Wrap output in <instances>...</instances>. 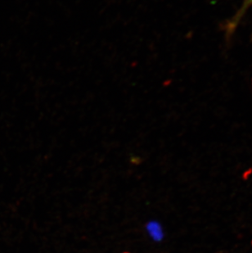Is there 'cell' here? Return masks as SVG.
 <instances>
[{"mask_svg":"<svg viewBox=\"0 0 252 253\" xmlns=\"http://www.w3.org/2000/svg\"><path fill=\"white\" fill-rule=\"evenodd\" d=\"M252 6V0H243V4L240 8L237 11L234 16L231 19L227 21L226 23L224 24V30L226 34L227 37H230L236 29L238 27V24L240 23L241 20L244 17L246 12Z\"/></svg>","mask_w":252,"mask_h":253,"instance_id":"cell-1","label":"cell"},{"mask_svg":"<svg viewBox=\"0 0 252 253\" xmlns=\"http://www.w3.org/2000/svg\"><path fill=\"white\" fill-rule=\"evenodd\" d=\"M145 231L148 237L155 243H160L164 239V231L162 225L157 220H149L146 224Z\"/></svg>","mask_w":252,"mask_h":253,"instance_id":"cell-2","label":"cell"}]
</instances>
